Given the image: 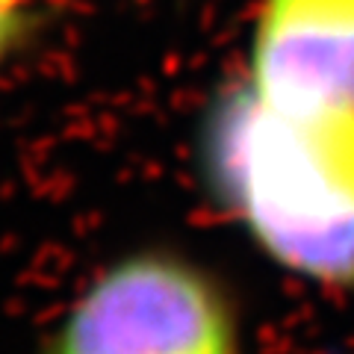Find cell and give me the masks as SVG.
<instances>
[{"mask_svg": "<svg viewBox=\"0 0 354 354\" xmlns=\"http://www.w3.org/2000/svg\"><path fill=\"white\" fill-rule=\"evenodd\" d=\"M213 189L272 263L354 290V113H286L230 97L207 142Z\"/></svg>", "mask_w": 354, "mask_h": 354, "instance_id": "6da1fadb", "label": "cell"}, {"mask_svg": "<svg viewBox=\"0 0 354 354\" xmlns=\"http://www.w3.org/2000/svg\"><path fill=\"white\" fill-rule=\"evenodd\" d=\"M44 354H242L227 292L189 260L142 251L71 304Z\"/></svg>", "mask_w": 354, "mask_h": 354, "instance_id": "7a4b0ae2", "label": "cell"}, {"mask_svg": "<svg viewBox=\"0 0 354 354\" xmlns=\"http://www.w3.org/2000/svg\"><path fill=\"white\" fill-rule=\"evenodd\" d=\"M248 88L286 113H354V0H266Z\"/></svg>", "mask_w": 354, "mask_h": 354, "instance_id": "3957f363", "label": "cell"}, {"mask_svg": "<svg viewBox=\"0 0 354 354\" xmlns=\"http://www.w3.org/2000/svg\"><path fill=\"white\" fill-rule=\"evenodd\" d=\"M21 27V0H0V57L12 44Z\"/></svg>", "mask_w": 354, "mask_h": 354, "instance_id": "277c9868", "label": "cell"}]
</instances>
